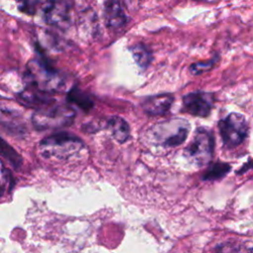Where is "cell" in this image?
<instances>
[{
    "label": "cell",
    "mask_w": 253,
    "mask_h": 253,
    "mask_svg": "<svg viewBox=\"0 0 253 253\" xmlns=\"http://www.w3.org/2000/svg\"><path fill=\"white\" fill-rule=\"evenodd\" d=\"M1 153L2 156L5 157L14 168H19L22 165V157L12 146L7 144V142L4 139L1 140Z\"/></svg>",
    "instance_id": "15"
},
{
    "label": "cell",
    "mask_w": 253,
    "mask_h": 253,
    "mask_svg": "<svg viewBox=\"0 0 253 253\" xmlns=\"http://www.w3.org/2000/svg\"><path fill=\"white\" fill-rule=\"evenodd\" d=\"M66 101L69 104L75 105L83 112H89L94 107V101L85 92L81 91L78 87H72L66 96Z\"/></svg>",
    "instance_id": "12"
},
{
    "label": "cell",
    "mask_w": 253,
    "mask_h": 253,
    "mask_svg": "<svg viewBox=\"0 0 253 253\" xmlns=\"http://www.w3.org/2000/svg\"><path fill=\"white\" fill-rule=\"evenodd\" d=\"M75 118L74 110L62 104L51 103L40 108L32 115V123L38 130L70 126Z\"/></svg>",
    "instance_id": "3"
},
{
    "label": "cell",
    "mask_w": 253,
    "mask_h": 253,
    "mask_svg": "<svg viewBox=\"0 0 253 253\" xmlns=\"http://www.w3.org/2000/svg\"><path fill=\"white\" fill-rule=\"evenodd\" d=\"M24 78L27 86L49 94L61 91L65 85V80L59 71L42 57L32 59L27 64Z\"/></svg>",
    "instance_id": "1"
},
{
    "label": "cell",
    "mask_w": 253,
    "mask_h": 253,
    "mask_svg": "<svg viewBox=\"0 0 253 253\" xmlns=\"http://www.w3.org/2000/svg\"><path fill=\"white\" fill-rule=\"evenodd\" d=\"M43 20L51 26H61L68 20V6L64 0H49L42 9Z\"/></svg>",
    "instance_id": "9"
},
{
    "label": "cell",
    "mask_w": 253,
    "mask_h": 253,
    "mask_svg": "<svg viewBox=\"0 0 253 253\" xmlns=\"http://www.w3.org/2000/svg\"><path fill=\"white\" fill-rule=\"evenodd\" d=\"M213 94L204 91H195L183 96V106L192 116L207 118L213 107Z\"/></svg>",
    "instance_id": "7"
},
{
    "label": "cell",
    "mask_w": 253,
    "mask_h": 253,
    "mask_svg": "<svg viewBox=\"0 0 253 253\" xmlns=\"http://www.w3.org/2000/svg\"><path fill=\"white\" fill-rule=\"evenodd\" d=\"M174 101V96L170 93H163L148 96L141 102L142 110L145 114L151 117L165 115L171 108Z\"/></svg>",
    "instance_id": "8"
},
{
    "label": "cell",
    "mask_w": 253,
    "mask_h": 253,
    "mask_svg": "<svg viewBox=\"0 0 253 253\" xmlns=\"http://www.w3.org/2000/svg\"><path fill=\"white\" fill-rule=\"evenodd\" d=\"M108 126L112 136L119 143H125L130 135V127L127 122L119 116H113L108 121Z\"/></svg>",
    "instance_id": "11"
},
{
    "label": "cell",
    "mask_w": 253,
    "mask_h": 253,
    "mask_svg": "<svg viewBox=\"0 0 253 253\" xmlns=\"http://www.w3.org/2000/svg\"><path fill=\"white\" fill-rule=\"evenodd\" d=\"M218 129L225 146L232 148L239 145L248 135V123L238 113H230L218 122Z\"/></svg>",
    "instance_id": "6"
},
{
    "label": "cell",
    "mask_w": 253,
    "mask_h": 253,
    "mask_svg": "<svg viewBox=\"0 0 253 253\" xmlns=\"http://www.w3.org/2000/svg\"><path fill=\"white\" fill-rule=\"evenodd\" d=\"M105 22L109 28L117 29L126 23V15L120 0H109L105 7Z\"/></svg>",
    "instance_id": "10"
},
{
    "label": "cell",
    "mask_w": 253,
    "mask_h": 253,
    "mask_svg": "<svg viewBox=\"0 0 253 253\" xmlns=\"http://www.w3.org/2000/svg\"><path fill=\"white\" fill-rule=\"evenodd\" d=\"M215 63V59H211L207 61H200V62H195L191 64L190 66V71L194 75H199L204 72H207L211 70Z\"/></svg>",
    "instance_id": "16"
},
{
    "label": "cell",
    "mask_w": 253,
    "mask_h": 253,
    "mask_svg": "<svg viewBox=\"0 0 253 253\" xmlns=\"http://www.w3.org/2000/svg\"><path fill=\"white\" fill-rule=\"evenodd\" d=\"M129 51L136 64L142 69H146L152 61L151 50L143 43H135L129 47Z\"/></svg>",
    "instance_id": "13"
},
{
    "label": "cell",
    "mask_w": 253,
    "mask_h": 253,
    "mask_svg": "<svg viewBox=\"0 0 253 253\" xmlns=\"http://www.w3.org/2000/svg\"><path fill=\"white\" fill-rule=\"evenodd\" d=\"M230 171V165L223 162H215L208 167L203 175L205 181H216L223 178Z\"/></svg>",
    "instance_id": "14"
},
{
    "label": "cell",
    "mask_w": 253,
    "mask_h": 253,
    "mask_svg": "<svg viewBox=\"0 0 253 253\" xmlns=\"http://www.w3.org/2000/svg\"><path fill=\"white\" fill-rule=\"evenodd\" d=\"M214 139L210 130L205 127L196 129L192 142L185 148V157L196 166H205L212 158Z\"/></svg>",
    "instance_id": "4"
},
{
    "label": "cell",
    "mask_w": 253,
    "mask_h": 253,
    "mask_svg": "<svg viewBox=\"0 0 253 253\" xmlns=\"http://www.w3.org/2000/svg\"><path fill=\"white\" fill-rule=\"evenodd\" d=\"M190 124L186 120L176 118L154 126L152 134L156 141L164 147H176L188 137Z\"/></svg>",
    "instance_id": "5"
},
{
    "label": "cell",
    "mask_w": 253,
    "mask_h": 253,
    "mask_svg": "<svg viewBox=\"0 0 253 253\" xmlns=\"http://www.w3.org/2000/svg\"><path fill=\"white\" fill-rule=\"evenodd\" d=\"M84 147L81 138L66 131L52 133L43 137L39 143L42 156L46 159L63 160L77 154Z\"/></svg>",
    "instance_id": "2"
}]
</instances>
